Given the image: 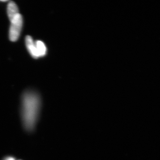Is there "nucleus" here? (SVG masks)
<instances>
[{
	"mask_svg": "<svg viewBox=\"0 0 160 160\" xmlns=\"http://www.w3.org/2000/svg\"><path fill=\"white\" fill-rule=\"evenodd\" d=\"M4 160H15L14 158L12 157H6L4 159Z\"/></svg>",
	"mask_w": 160,
	"mask_h": 160,
	"instance_id": "obj_6",
	"label": "nucleus"
},
{
	"mask_svg": "<svg viewBox=\"0 0 160 160\" xmlns=\"http://www.w3.org/2000/svg\"><path fill=\"white\" fill-rule=\"evenodd\" d=\"M41 107V100L37 93L28 91L22 98V115L23 125L27 131L34 129Z\"/></svg>",
	"mask_w": 160,
	"mask_h": 160,
	"instance_id": "obj_1",
	"label": "nucleus"
},
{
	"mask_svg": "<svg viewBox=\"0 0 160 160\" xmlns=\"http://www.w3.org/2000/svg\"><path fill=\"white\" fill-rule=\"evenodd\" d=\"M35 45L39 58L44 56L46 54L47 51L44 43L42 41H37L35 42Z\"/></svg>",
	"mask_w": 160,
	"mask_h": 160,
	"instance_id": "obj_5",
	"label": "nucleus"
},
{
	"mask_svg": "<svg viewBox=\"0 0 160 160\" xmlns=\"http://www.w3.org/2000/svg\"></svg>",
	"mask_w": 160,
	"mask_h": 160,
	"instance_id": "obj_7",
	"label": "nucleus"
},
{
	"mask_svg": "<svg viewBox=\"0 0 160 160\" xmlns=\"http://www.w3.org/2000/svg\"><path fill=\"white\" fill-rule=\"evenodd\" d=\"M26 44L27 49L29 53L34 58H39L37 50L36 47L35 43L34 42L32 38L29 36H27L26 38Z\"/></svg>",
	"mask_w": 160,
	"mask_h": 160,
	"instance_id": "obj_3",
	"label": "nucleus"
},
{
	"mask_svg": "<svg viewBox=\"0 0 160 160\" xmlns=\"http://www.w3.org/2000/svg\"><path fill=\"white\" fill-rule=\"evenodd\" d=\"M22 18L19 13L11 21L9 37L12 42H15L19 37L22 26Z\"/></svg>",
	"mask_w": 160,
	"mask_h": 160,
	"instance_id": "obj_2",
	"label": "nucleus"
},
{
	"mask_svg": "<svg viewBox=\"0 0 160 160\" xmlns=\"http://www.w3.org/2000/svg\"><path fill=\"white\" fill-rule=\"evenodd\" d=\"M7 13L10 22L19 14L18 6L14 2H10L8 4L7 7Z\"/></svg>",
	"mask_w": 160,
	"mask_h": 160,
	"instance_id": "obj_4",
	"label": "nucleus"
}]
</instances>
